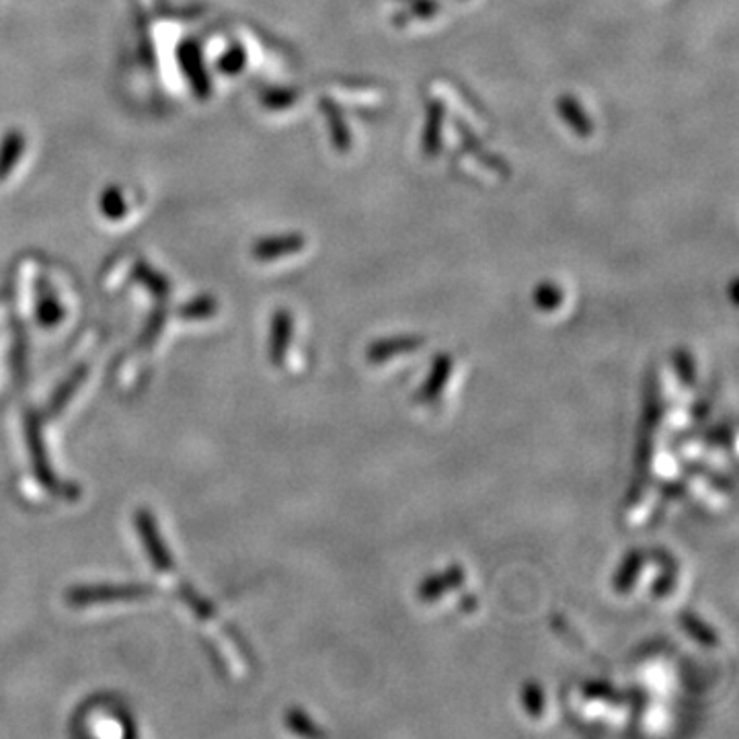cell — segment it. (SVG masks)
<instances>
[{
    "label": "cell",
    "instance_id": "obj_1",
    "mask_svg": "<svg viewBox=\"0 0 739 739\" xmlns=\"http://www.w3.org/2000/svg\"><path fill=\"white\" fill-rule=\"evenodd\" d=\"M424 337L419 335H397V337H387V339H378L369 346L366 351L372 364H385L390 358L401 355V353H409V351H417L424 346Z\"/></svg>",
    "mask_w": 739,
    "mask_h": 739
},
{
    "label": "cell",
    "instance_id": "obj_2",
    "mask_svg": "<svg viewBox=\"0 0 739 739\" xmlns=\"http://www.w3.org/2000/svg\"><path fill=\"white\" fill-rule=\"evenodd\" d=\"M462 584H464V569L461 565H452L446 572L425 577L419 584L417 596L422 602H436L438 598H442L443 593L461 588Z\"/></svg>",
    "mask_w": 739,
    "mask_h": 739
},
{
    "label": "cell",
    "instance_id": "obj_3",
    "mask_svg": "<svg viewBox=\"0 0 739 739\" xmlns=\"http://www.w3.org/2000/svg\"><path fill=\"white\" fill-rule=\"evenodd\" d=\"M452 366H454V364H452V358H450L448 353L436 355L431 372H429V376H427L424 387L417 390V397H415V399H417L419 403H431V401H436V399L440 397L443 387L448 385V378H450V374H452Z\"/></svg>",
    "mask_w": 739,
    "mask_h": 739
},
{
    "label": "cell",
    "instance_id": "obj_4",
    "mask_svg": "<svg viewBox=\"0 0 739 739\" xmlns=\"http://www.w3.org/2000/svg\"><path fill=\"white\" fill-rule=\"evenodd\" d=\"M643 565H646V554L637 551V549L630 551L625 556V561L621 563L616 575H614V590L618 591V593H628L630 588L635 586V581H637L639 573L643 569Z\"/></svg>",
    "mask_w": 739,
    "mask_h": 739
},
{
    "label": "cell",
    "instance_id": "obj_5",
    "mask_svg": "<svg viewBox=\"0 0 739 739\" xmlns=\"http://www.w3.org/2000/svg\"><path fill=\"white\" fill-rule=\"evenodd\" d=\"M304 245V239L298 235H290V237H272V239L259 240L255 245V258L258 259H276L279 255H288L300 251Z\"/></svg>",
    "mask_w": 739,
    "mask_h": 739
},
{
    "label": "cell",
    "instance_id": "obj_6",
    "mask_svg": "<svg viewBox=\"0 0 739 739\" xmlns=\"http://www.w3.org/2000/svg\"><path fill=\"white\" fill-rule=\"evenodd\" d=\"M23 150H25L23 134L18 129H11L0 145V181L13 171V166L17 165Z\"/></svg>",
    "mask_w": 739,
    "mask_h": 739
},
{
    "label": "cell",
    "instance_id": "obj_7",
    "mask_svg": "<svg viewBox=\"0 0 739 739\" xmlns=\"http://www.w3.org/2000/svg\"><path fill=\"white\" fill-rule=\"evenodd\" d=\"M682 627L686 628V632L692 635L701 646H717V635H715V630L711 627H706L697 614H690V612L682 614Z\"/></svg>",
    "mask_w": 739,
    "mask_h": 739
},
{
    "label": "cell",
    "instance_id": "obj_8",
    "mask_svg": "<svg viewBox=\"0 0 739 739\" xmlns=\"http://www.w3.org/2000/svg\"><path fill=\"white\" fill-rule=\"evenodd\" d=\"M522 706L530 717H540L544 713V690L536 682L522 686Z\"/></svg>",
    "mask_w": 739,
    "mask_h": 739
},
{
    "label": "cell",
    "instance_id": "obj_9",
    "mask_svg": "<svg viewBox=\"0 0 739 739\" xmlns=\"http://www.w3.org/2000/svg\"><path fill=\"white\" fill-rule=\"evenodd\" d=\"M561 302H563V290H561L559 286H554V284H549V281H547V284H540V286L536 288L535 304L540 311L551 313L556 306H561Z\"/></svg>",
    "mask_w": 739,
    "mask_h": 739
},
{
    "label": "cell",
    "instance_id": "obj_10",
    "mask_svg": "<svg viewBox=\"0 0 739 739\" xmlns=\"http://www.w3.org/2000/svg\"><path fill=\"white\" fill-rule=\"evenodd\" d=\"M674 368L684 387H694L697 383V368L692 362V355L688 351L678 350L674 353Z\"/></svg>",
    "mask_w": 739,
    "mask_h": 739
},
{
    "label": "cell",
    "instance_id": "obj_11",
    "mask_svg": "<svg viewBox=\"0 0 739 739\" xmlns=\"http://www.w3.org/2000/svg\"><path fill=\"white\" fill-rule=\"evenodd\" d=\"M101 208L105 212L108 218H122L126 214V202L122 198V191L111 187L105 193H103V200H101Z\"/></svg>",
    "mask_w": 739,
    "mask_h": 739
},
{
    "label": "cell",
    "instance_id": "obj_12",
    "mask_svg": "<svg viewBox=\"0 0 739 739\" xmlns=\"http://www.w3.org/2000/svg\"><path fill=\"white\" fill-rule=\"evenodd\" d=\"M561 110H563V113H565V120L572 124L573 128L577 129L581 136H586V134H588L590 124H588V120L584 117V111H581V108H579L577 103L569 101V97H565V99L561 101Z\"/></svg>",
    "mask_w": 739,
    "mask_h": 739
},
{
    "label": "cell",
    "instance_id": "obj_13",
    "mask_svg": "<svg viewBox=\"0 0 739 739\" xmlns=\"http://www.w3.org/2000/svg\"><path fill=\"white\" fill-rule=\"evenodd\" d=\"M242 66H245V52H242L240 48H237V50H230L228 54L222 58V73L237 74L242 71Z\"/></svg>",
    "mask_w": 739,
    "mask_h": 739
}]
</instances>
